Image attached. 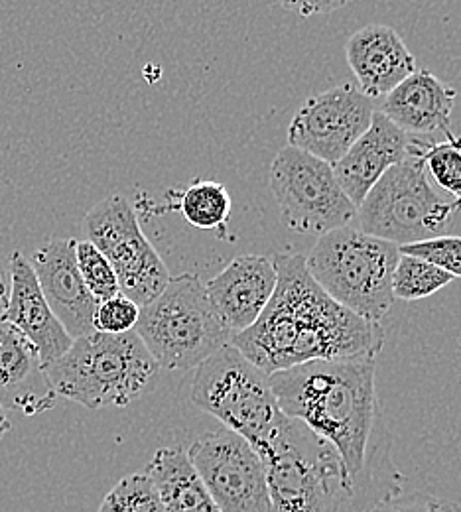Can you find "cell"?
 Listing matches in <instances>:
<instances>
[{
  "mask_svg": "<svg viewBox=\"0 0 461 512\" xmlns=\"http://www.w3.org/2000/svg\"><path fill=\"white\" fill-rule=\"evenodd\" d=\"M276 288L261 318L231 335V345L266 375L310 361L371 355L385 347V331L337 304L312 278L302 255H274Z\"/></svg>",
  "mask_w": 461,
  "mask_h": 512,
  "instance_id": "6da1fadb",
  "label": "cell"
},
{
  "mask_svg": "<svg viewBox=\"0 0 461 512\" xmlns=\"http://www.w3.org/2000/svg\"><path fill=\"white\" fill-rule=\"evenodd\" d=\"M268 379L280 412L330 442L351 477L371 487V455L383 444L377 357L310 361Z\"/></svg>",
  "mask_w": 461,
  "mask_h": 512,
  "instance_id": "7a4b0ae2",
  "label": "cell"
},
{
  "mask_svg": "<svg viewBox=\"0 0 461 512\" xmlns=\"http://www.w3.org/2000/svg\"><path fill=\"white\" fill-rule=\"evenodd\" d=\"M270 512H365L369 485L347 471L339 453L306 424L282 416L263 448Z\"/></svg>",
  "mask_w": 461,
  "mask_h": 512,
  "instance_id": "3957f363",
  "label": "cell"
},
{
  "mask_svg": "<svg viewBox=\"0 0 461 512\" xmlns=\"http://www.w3.org/2000/svg\"><path fill=\"white\" fill-rule=\"evenodd\" d=\"M46 373L58 396L101 410L123 408L140 398L160 367L134 329L117 335L91 331L73 339L66 355Z\"/></svg>",
  "mask_w": 461,
  "mask_h": 512,
  "instance_id": "277c9868",
  "label": "cell"
},
{
  "mask_svg": "<svg viewBox=\"0 0 461 512\" xmlns=\"http://www.w3.org/2000/svg\"><path fill=\"white\" fill-rule=\"evenodd\" d=\"M400 251L361 229L341 227L318 237L306 256L312 278L331 298L363 320H383L393 304V274Z\"/></svg>",
  "mask_w": 461,
  "mask_h": 512,
  "instance_id": "5b68a950",
  "label": "cell"
},
{
  "mask_svg": "<svg viewBox=\"0 0 461 512\" xmlns=\"http://www.w3.org/2000/svg\"><path fill=\"white\" fill-rule=\"evenodd\" d=\"M160 371H190L231 341L196 274L172 278L158 298L140 308L134 327Z\"/></svg>",
  "mask_w": 461,
  "mask_h": 512,
  "instance_id": "8992f818",
  "label": "cell"
},
{
  "mask_svg": "<svg viewBox=\"0 0 461 512\" xmlns=\"http://www.w3.org/2000/svg\"><path fill=\"white\" fill-rule=\"evenodd\" d=\"M190 398L255 449L263 448L284 416L268 375L231 343L196 367Z\"/></svg>",
  "mask_w": 461,
  "mask_h": 512,
  "instance_id": "52a82bcc",
  "label": "cell"
},
{
  "mask_svg": "<svg viewBox=\"0 0 461 512\" xmlns=\"http://www.w3.org/2000/svg\"><path fill=\"white\" fill-rule=\"evenodd\" d=\"M458 205L434 190L422 160L406 158L387 170L357 207L359 229L396 247L438 237L452 225Z\"/></svg>",
  "mask_w": 461,
  "mask_h": 512,
  "instance_id": "ba28073f",
  "label": "cell"
},
{
  "mask_svg": "<svg viewBox=\"0 0 461 512\" xmlns=\"http://www.w3.org/2000/svg\"><path fill=\"white\" fill-rule=\"evenodd\" d=\"M270 190L282 225L298 235L322 237L349 227L357 217V205L339 186L333 166L294 146H284L274 156Z\"/></svg>",
  "mask_w": 461,
  "mask_h": 512,
  "instance_id": "9c48e42d",
  "label": "cell"
},
{
  "mask_svg": "<svg viewBox=\"0 0 461 512\" xmlns=\"http://www.w3.org/2000/svg\"><path fill=\"white\" fill-rule=\"evenodd\" d=\"M87 241L111 262L119 290L138 308L148 306L172 280L170 270L144 235L138 215L125 195H109L83 219Z\"/></svg>",
  "mask_w": 461,
  "mask_h": 512,
  "instance_id": "30bf717a",
  "label": "cell"
},
{
  "mask_svg": "<svg viewBox=\"0 0 461 512\" xmlns=\"http://www.w3.org/2000/svg\"><path fill=\"white\" fill-rule=\"evenodd\" d=\"M188 457L221 512H270L266 465L243 436L223 428L198 438Z\"/></svg>",
  "mask_w": 461,
  "mask_h": 512,
  "instance_id": "8fae6325",
  "label": "cell"
},
{
  "mask_svg": "<svg viewBox=\"0 0 461 512\" xmlns=\"http://www.w3.org/2000/svg\"><path fill=\"white\" fill-rule=\"evenodd\" d=\"M371 101L349 83L310 97L288 127V146L333 166L371 127L375 115Z\"/></svg>",
  "mask_w": 461,
  "mask_h": 512,
  "instance_id": "7c38bea8",
  "label": "cell"
},
{
  "mask_svg": "<svg viewBox=\"0 0 461 512\" xmlns=\"http://www.w3.org/2000/svg\"><path fill=\"white\" fill-rule=\"evenodd\" d=\"M30 264L46 302L67 333L77 339L93 329L97 302L89 294L75 258V239H50L42 243Z\"/></svg>",
  "mask_w": 461,
  "mask_h": 512,
  "instance_id": "4fadbf2b",
  "label": "cell"
},
{
  "mask_svg": "<svg viewBox=\"0 0 461 512\" xmlns=\"http://www.w3.org/2000/svg\"><path fill=\"white\" fill-rule=\"evenodd\" d=\"M274 260L263 255L233 258L213 280L205 284L207 296L229 327L241 333L261 318L276 288Z\"/></svg>",
  "mask_w": 461,
  "mask_h": 512,
  "instance_id": "5bb4252c",
  "label": "cell"
},
{
  "mask_svg": "<svg viewBox=\"0 0 461 512\" xmlns=\"http://www.w3.org/2000/svg\"><path fill=\"white\" fill-rule=\"evenodd\" d=\"M56 400L36 345L18 327L0 320V406L34 418L52 410Z\"/></svg>",
  "mask_w": 461,
  "mask_h": 512,
  "instance_id": "9a60e30c",
  "label": "cell"
},
{
  "mask_svg": "<svg viewBox=\"0 0 461 512\" xmlns=\"http://www.w3.org/2000/svg\"><path fill=\"white\" fill-rule=\"evenodd\" d=\"M10 300L2 320L18 327L38 349L44 369L64 357L73 343L62 321L46 302L30 260L20 251L10 256Z\"/></svg>",
  "mask_w": 461,
  "mask_h": 512,
  "instance_id": "2e32d148",
  "label": "cell"
},
{
  "mask_svg": "<svg viewBox=\"0 0 461 512\" xmlns=\"http://www.w3.org/2000/svg\"><path fill=\"white\" fill-rule=\"evenodd\" d=\"M347 64L361 93L369 99L389 95L400 81L416 71V60L395 28L369 24L347 40Z\"/></svg>",
  "mask_w": 461,
  "mask_h": 512,
  "instance_id": "e0dca14e",
  "label": "cell"
},
{
  "mask_svg": "<svg viewBox=\"0 0 461 512\" xmlns=\"http://www.w3.org/2000/svg\"><path fill=\"white\" fill-rule=\"evenodd\" d=\"M408 142L404 130L375 111L371 127L333 164L339 186L357 207L383 174L406 158Z\"/></svg>",
  "mask_w": 461,
  "mask_h": 512,
  "instance_id": "ac0fdd59",
  "label": "cell"
},
{
  "mask_svg": "<svg viewBox=\"0 0 461 512\" xmlns=\"http://www.w3.org/2000/svg\"><path fill=\"white\" fill-rule=\"evenodd\" d=\"M456 89L428 69H416L383 97L381 113L404 132L446 130L456 105Z\"/></svg>",
  "mask_w": 461,
  "mask_h": 512,
  "instance_id": "d6986e66",
  "label": "cell"
},
{
  "mask_svg": "<svg viewBox=\"0 0 461 512\" xmlns=\"http://www.w3.org/2000/svg\"><path fill=\"white\" fill-rule=\"evenodd\" d=\"M146 475L152 479L166 512H221L184 448L158 449Z\"/></svg>",
  "mask_w": 461,
  "mask_h": 512,
  "instance_id": "ffe728a7",
  "label": "cell"
},
{
  "mask_svg": "<svg viewBox=\"0 0 461 512\" xmlns=\"http://www.w3.org/2000/svg\"><path fill=\"white\" fill-rule=\"evenodd\" d=\"M408 148L418 154L426 174L454 197V203L461 207V138L448 132L444 142H422L412 140Z\"/></svg>",
  "mask_w": 461,
  "mask_h": 512,
  "instance_id": "44dd1931",
  "label": "cell"
},
{
  "mask_svg": "<svg viewBox=\"0 0 461 512\" xmlns=\"http://www.w3.org/2000/svg\"><path fill=\"white\" fill-rule=\"evenodd\" d=\"M184 219L199 231L221 229L231 215V195L219 182H196L180 199Z\"/></svg>",
  "mask_w": 461,
  "mask_h": 512,
  "instance_id": "7402d4cb",
  "label": "cell"
},
{
  "mask_svg": "<svg viewBox=\"0 0 461 512\" xmlns=\"http://www.w3.org/2000/svg\"><path fill=\"white\" fill-rule=\"evenodd\" d=\"M452 280H456L452 274L426 260L400 255L393 274V294L398 300L414 302L434 296Z\"/></svg>",
  "mask_w": 461,
  "mask_h": 512,
  "instance_id": "603a6c76",
  "label": "cell"
},
{
  "mask_svg": "<svg viewBox=\"0 0 461 512\" xmlns=\"http://www.w3.org/2000/svg\"><path fill=\"white\" fill-rule=\"evenodd\" d=\"M97 512H166L160 495L146 473L123 477L103 499Z\"/></svg>",
  "mask_w": 461,
  "mask_h": 512,
  "instance_id": "cb8c5ba5",
  "label": "cell"
},
{
  "mask_svg": "<svg viewBox=\"0 0 461 512\" xmlns=\"http://www.w3.org/2000/svg\"><path fill=\"white\" fill-rule=\"evenodd\" d=\"M75 258L79 274L97 304L121 294L119 280L111 262L93 243H89L87 239L75 241Z\"/></svg>",
  "mask_w": 461,
  "mask_h": 512,
  "instance_id": "d4e9b609",
  "label": "cell"
},
{
  "mask_svg": "<svg viewBox=\"0 0 461 512\" xmlns=\"http://www.w3.org/2000/svg\"><path fill=\"white\" fill-rule=\"evenodd\" d=\"M400 255L414 256L426 260L454 278H461V237L456 235H438L426 241L410 243L398 247Z\"/></svg>",
  "mask_w": 461,
  "mask_h": 512,
  "instance_id": "484cf974",
  "label": "cell"
},
{
  "mask_svg": "<svg viewBox=\"0 0 461 512\" xmlns=\"http://www.w3.org/2000/svg\"><path fill=\"white\" fill-rule=\"evenodd\" d=\"M365 512H461L458 503L422 491H393Z\"/></svg>",
  "mask_w": 461,
  "mask_h": 512,
  "instance_id": "4316f807",
  "label": "cell"
},
{
  "mask_svg": "<svg viewBox=\"0 0 461 512\" xmlns=\"http://www.w3.org/2000/svg\"><path fill=\"white\" fill-rule=\"evenodd\" d=\"M140 318V308L132 302L131 298L117 294L95 308L93 316V329L101 333H127L132 331Z\"/></svg>",
  "mask_w": 461,
  "mask_h": 512,
  "instance_id": "83f0119b",
  "label": "cell"
},
{
  "mask_svg": "<svg viewBox=\"0 0 461 512\" xmlns=\"http://www.w3.org/2000/svg\"><path fill=\"white\" fill-rule=\"evenodd\" d=\"M351 0H278V4L290 12H296L300 16H320L330 14L343 6H347Z\"/></svg>",
  "mask_w": 461,
  "mask_h": 512,
  "instance_id": "f1b7e54d",
  "label": "cell"
},
{
  "mask_svg": "<svg viewBox=\"0 0 461 512\" xmlns=\"http://www.w3.org/2000/svg\"><path fill=\"white\" fill-rule=\"evenodd\" d=\"M10 260H6L0 255V320L6 314L8 308V300H10Z\"/></svg>",
  "mask_w": 461,
  "mask_h": 512,
  "instance_id": "f546056e",
  "label": "cell"
},
{
  "mask_svg": "<svg viewBox=\"0 0 461 512\" xmlns=\"http://www.w3.org/2000/svg\"><path fill=\"white\" fill-rule=\"evenodd\" d=\"M10 428H12V422L8 420L6 410L0 406V442H2V440H4V436L10 432Z\"/></svg>",
  "mask_w": 461,
  "mask_h": 512,
  "instance_id": "4dcf8cb0",
  "label": "cell"
}]
</instances>
